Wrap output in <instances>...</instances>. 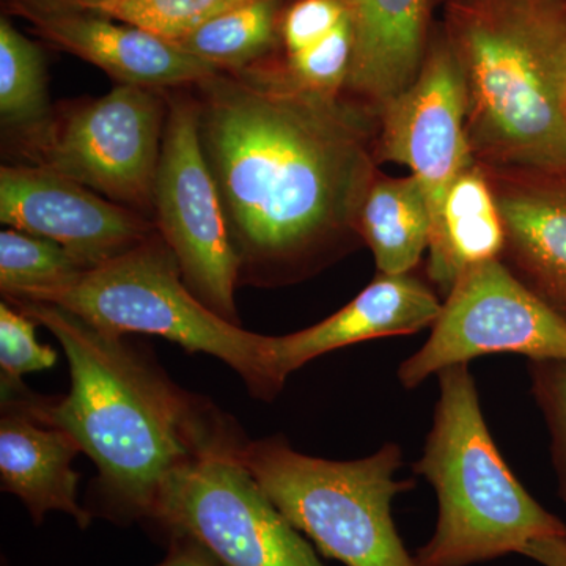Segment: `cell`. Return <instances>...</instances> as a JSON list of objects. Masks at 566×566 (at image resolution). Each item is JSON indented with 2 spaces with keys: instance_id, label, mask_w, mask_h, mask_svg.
Masks as SVG:
<instances>
[{
  "instance_id": "cell-29",
  "label": "cell",
  "mask_w": 566,
  "mask_h": 566,
  "mask_svg": "<svg viewBox=\"0 0 566 566\" xmlns=\"http://www.w3.org/2000/svg\"><path fill=\"white\" fill-rule=\"evenodd\" d=\"M521 556L543 566H566V534L535 539L524 547Z\"/></svg>"
},
{
  "instance_id": "cell-13",
  "label": "cell",
  "mask_w": 566,
  "mask_h": 566,
  "mask_svg": "<svg viewBox=\"0 0 566 566\" xmlns=\"http://www.w3.org/2000/svg\"><path fill=\"white\" fill-rule=\"evenodd\" d=\"M483 169L504 222L502 260L566 319V167Z\"/></svg>"
},
{
  "instance_id": "cell-11",
  "label": "cell",
  "mask_w": 566,
  "mask_h": 566,
  "mask_svg": "<svg viewBox=\"0 0 566 566\" xmlns=\"http://www.w3.org/2000/svg\"><path fill=\"white\" fill-rule=\"evenodd\" d=\"M376 156L422 182L433 230L449 186L475 159L464 77L446 36L431 41L415 82L378 112Z\"/></svg>"
},
{
  "instance_id": "cell-4",
  "label": "cell",
  "mask_w": 566,
  "mask_h": 566,
  "mask_svg": "<svg viewBox=\"0 0 566 566\" xmlns=\"http://www.w3.org/2000/svg\"><path fill=\"white\" fill-rule=\"evenodd\" d=\"M438 378L433 422L412 465L433 486L438 521L417 549V566L483 564L566 534L564 521L532 497L495 446L469 364Z\"/></svg>"
},
{
  "instance_id": "cell-18",
  "label": "cell",
  "mask_w": 566,
  "mask_h": 566,
  "mask_svg": "<svg viewBox=\"0 0 566 566\" xmlns=\"http://www.w3.org/2000/svg\"><path fill=\"white\" fill-rule=\"evenodd\" d=\"M505 229L490 178L472 161L449 186L428 245V277L450 292L468 268L502 259Z\"/></svg>"
},
{
  "instance_id": "cell-17",
  "label": "cell",
  "mask_w": 566,
  "mask_h": 566,
  "mask_svg": "<svg viewBox=\"0 0 566 566\" xmlns=\"http://www.w3.org/2000/svg\"><path fill=\"white\" fill-rule=\"evenodd\" d=\"M82 452L76 439L61 427L41 422L11 398H3L0 420L2 490L17 495L33 523L50 512H63L88 527L92 513L77 504L80 474L73 460Z\"/></svg>"
},
{
  "instance_id": "cell-24",
  "label": "cell",
  "mask_w": 566,
  "mask_h": 566,
  "mask_svg": "<svg viewBox=\"0 0 566 566\" xmlns=\"http://www.w3.org/2000/svg\"><path fill=\"white\" fill-rule=\"evenodd\" d=\"M353 46L352 21L346 11L340 24L314 46L282 59L294 80L305 87L338 95L344 93L352 70Z\"/></svg>"
},
{
  "instance_id": "cell-6",
  "label": "cell",
  "mask_w": 566,
  "mask_h": 566,
  "mask_svg": "<svg viewBox=\"0 0 566 566\" xmlns=\"http://www.w3.org/2000/svg\"><path fill=\"white\" fill-rule=\"evenodd\" d=\"M31 301L61 305L104 333L159 335L188 353L218 357L260 400L273 401L282 390L268 360L266 335L249 333L200 303L159 232L117 259L84 271L70 285Z\"/></svg>"
},
{
  "instance_id": "cell-1",
  "label": "cell",
  "mask_w": 566,
  "mask_h": 566,
  "mask_svg": "<svg viewBox=\"0 0 566 566\" xmlns=\"http://www.w3.org/2000/svg\"><path fill=\"white\" fill-rule=\"evenodd\" d=\"M189 88L240 285H293L359 248L360 207L381 172L374 111L305 87L277 57Z\"/></svg>"
},
{
  "instance_id": "cell-14",
  "label": "cell",
  "mask_w": 566,
  "mask_h": 566,
  "mask_svg": "<svg viewBox=\"0 0 566 566\" xmlns=\"http://www.w3.org/2000/svg\"><path fill=\"white\" fill-rule=\"evenodd\" d=\"M44 40L98 66L118 85L175 88L214 74L216 66L155 33L92 10H22Z\"/></svg>"
},
{
  "instance_id": "cell-20",
  "label": "cell",
  "mask_w": 566,
  "mask_h": 566,
  "mask_svg": "<svg viewBox=\"0 0 566 566\" xmlns=\"http://www.w3.org/2000/svg\"><path fill=\"white\" fill-rule=\"evenodd\" d=\"M46 57L39 44L0 20V125L10 163L36 144L54 118Z\"/></svg>"
},
{
  "instance_id": "cell-7",
  "label": "cell",
  "mask_w": 566,
  "mask_h": 566,
  "mask_svg": "<svg viewBox=\"0 0 566 566\" xmlns=\"http://www.w3.org/2000/svg\"><path fill=\"white\" fill-rule=\"evenodd\" d=\"M167 109V88L139 85L59 104L50 129L13 164L61 174L153 221Z\"/></svg>"
},
{
  "instance_id": "cell-26",
  "label": "cell",
  "mask_w": 566,
  "mask_h": 566,
  "mask_svg": "<svg viewBox=\"0 0 566 566\" xmlns=\"http://www.w3.org/2000/svg\"><path fill=\"white\" fill-rule=\"evenodd\" d=\"M36 324L7 301L0 304L2 386H20L22 375L48 370L57 363L55 349L36 340Z\"/></svg>"
},
{
  "instance_id": "cell-30",
  "label": "cell",
  "mask_w": 566,
  "mask_h": 566,
  "mask_svg": "<svg viewBox=\"0 0 566 566\" xmlns=\"http://www.w3.org/2000/svg\"><path fill=\"white\" fill-rule=\"evenodd\" d=\"M104 0H7L9 10L20 13L22 10H87Z\"/></svg>"
},
{
  "instance_id": "cell-27",
  "label": "cell",
  "mask_w": 566,
  "mask_h": 566,
  "mask_svg": "<svg viewBox=\"0 0 566 566\" xmlns=\"http://www.w3.org/2000/svg\"><path fill=\"white\" fill-rule=\"evenodd\" d=\"M345 17L344 0H294L282 14L281 40L285 57L314 46Z\"/></svg>"
},
{
  "instance_id": "cell-12",
  "label": "cell",
  "mask_w": 566,
  "mask_h": 566,
  "mask_svg": "<svg viewBox=\"0 0 566 566\" xmlns=\"http://www.w3.org/2000/svg\"><path fill=\"white\" fill-rule=\"evenodd\" d=\"M0 221L62 245L85 271L117 259L158 233L147 216L31 164L0 167Z\"/></svg>"
},
{
  "instance_id": "cell-28",
  "label": "cell",
  "mask_w": 566,
  "mask_h": 566,
  "mask_svg": "<svg viewBox=\"0 0 566 566\" xmlns=\"http://www.w3.org/2000/svg\"><path fill=\"white\" fill-rule=\"evenodd\" d=\"M156 566H222L210 551L186 534H170L169 553Z\"/></svg>"
},
{
  "instance_id": "cell-25",
  "label": "cell",
  "mask_w": 566,
  "mask_h": 566,
  "mask_svg": "<svg viewBox=\"0 0 566 566\" xmlns=\"http://www.w3.org/2000/svg\"><path fill=\"white\" fill-rule=\"evenodd\" d=\"M527 371L532 397L549 434L551 463L558 495L566 505V360H528Z\"/></svg>"
},
{
  "instance_id": "cell-21",
  "label": "cell",
  "mask_w": 566,
  "mask_h": 566,
  "mask_svg": "<svg viewBox=\"0 0 566 566\" xmlns=\"http://www.w3.org/2000/svg\"><path fill=\"white\" fill-rule=\"evenodd\" d=\"M282 0H251L172 41L218 70H243L274 57L281 40Z\"/></svg>"
},
{
  "instance_id": "cell-23",
  "label": "cell",
  "mask_w": 566,
  "mask_h": 566,
  "mask_svg": "<svg viewBox=\"0 0 566 566\" xmlns=\"http://www.w3.org/2000/svg\"><path fill=\"white\" fill-rule=\"evenodd\" d=\"M245 2L251 0H104L87 10L175 41Z\"/></svg>"
},
{
  "instance_id": "cell-5",
  "label": "cell",
  "mask_w": 566,
  "mask_h": 566,
  "mask_svg": "<svg viewBox=\"0 0 566 566\" xmlns=\"http://www.w3.org/2000/svg\"><path fill=\"white\" fill-rule=\"evenodd\" d=\"M240 460L324 556L346 566H417L392 516L394 499L416 486L397 476L403 465L397 442L360 460L333 461L304 455L275 436L245 441Z\"/></svg>"
},
{
  "instance_id": "cell-22",
  "label": "cell",
  "mask_w": 566,
  "mask_h": 566,
  "mask_svg": "<svg viewBox=\"0 0 566 566\" xmlns=\"http://www.w3.org/2000/svg\"><path fill=\"white\" fill-rule=\"evenodd\" d=\"M84 271L54 241L14 229L0 233V290L6 300H35L70 285Z\"/></svg>"
},
{
  "instance_id": "cell-3",
  "label": "cell",
  "mask_w": 566,
  "mask_h": 566,
  "mask_svg": "<svg viewBox=\"0 0 566 566\" xmlns=\"http://www.w3.org/2000/svg\"><path fill=\"white\" fill-rule=\"evenodd\" d=\"M468 137L491 167H566L565 0H449Z\"/></svg>"
},
{
  "instance_id": "cell-9",
  "label": "cell",
  "mask_w": 566,
  "mask_h": 566,
  "mask_svg": "<svg viewBox=\"0 0 566 566\" xmlns=\"http://www.w3.org/2000/svg\"><path fill=\"white\" fill-rule=\"evenodd\" d=\"M430 329L422 348L398 365V382L406 390L490 354L566 360V319L502 259L468 268L446 294Z\"/></svg>"
},
{
  "instance_id": "cell-8",
  "label": "cell",
  "mask_w": 566,
  "mask_h": 566,
  "mask_svg": "<svg viewBox=\"0 0 566 566\" xmlns=\"http://www.w3.org/2000/svg\"><path fill=\"white\" fill-rule=\"evenodd\" d=\"M166 128L153 188V222L180 264L193 296L238 324L240 260L230 241L218 189L205 163L189 85L167 88Z\"/></svg>"
},
{
  "instance_id": "cell-10",
  "label": "cell",
  "mask_w": 566,
  "mask_h": 566,
  "mask_svg": "<svg viewBox=\"0 0 566 566\" xmlns=\"http://www.w3.org/2000/svg\"><path fill=\"white\" fill-rule=\"evenodd\" d=\"M240 449L178 471L164 486L153 523L169 535L192 536L222 566H324L245 469Z\"/></svg>"
},
{
  "instance_id": "cell-2",
  "label": "cell",
  "mask_w": 566,
  "mask_h": 566,
  "mask_svg": "<svg viewBox=\"0 0 566 566\" xmlns=\"http://www.w3.org/2000/svg\"><path fill=\"white\" fill-rule=\"evenodd\" d=\"M50 329L70 364L65 397L2 387L33 417L61 427L98 465L103 513L117 523L155 520L164 486L181 469L248 439L234 420L175 385L159 365L61 305L6 300Z\"/></svg>"
},
{
  "instance_id": "cell-31",
  "label": "cell",
  "mask_w": 566,
  "mask_h": 566,
  "mask_svg": "<svg viewBox=\"0 0 566 566\" xmlns=\"http://www.w3.org/2000/svg\"><path fill=\"white\" fill-rule=\"evenodd\" d=\"M565 6H566V0H565Z\"/></svg>"
},
{
  "instance_id": "cell-19",
  "label": "cell",
  "mask_w": 566,
  "mask_h": 566,
  "mask_svg": "<svg viewBox=\"0 0 566 566\" xmlns=\"http://www.w3.org/2000/svg\"><path fill=\"white\" fill-rule=\"evenodd\" d=\"M357 232L374 253L378 274H411L430 245L431 210L422 182L415 175H376L360 207Z\"/></svg>"
},
{
  "instance_id": "cell-16",
  "label": "cell",
  "mask_w": 566,
  "mask_h": 566,
  "mask_svg": "<svg viewBox=\"0 0 566 566\" xmlns=\"http://www.w3.org/2000/svg\"><path fill=\"white\" fill-rule=\"evenodd\" d=\"M353 28L345 95L376 115L415 82L428 46L430 0H344Z\"/></svg>"
},
{
  "instance_id": "cell-15",
  "label": "cell",
  "mask_w": 566,
  "mask_h": 566,
  "mask_svg": "<svg viewBox=\"0 0 566 566\" xmlns=\"http://www.w3.org/2000/svg\"><path fill=\"white\" fill-rule=\"evenodd\" d=\"M441 307L434 290L415 274H378L329 318L300 333L268 337L275 382L283 389L290 375L335 349L420 333L433 326Z\"/></svg>"
}]
</instances>
